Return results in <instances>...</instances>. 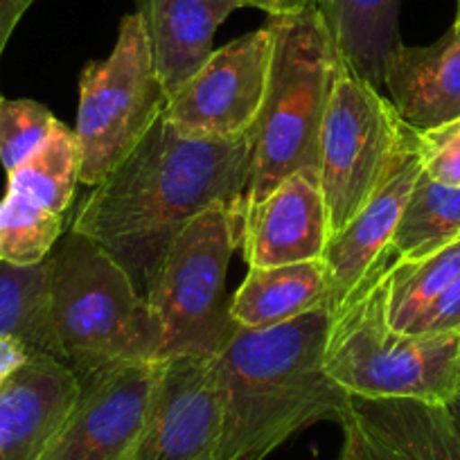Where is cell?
<instances>
[{"instance_id": "obj_1", "label": "cell", "mask_w": 460, "mask_h": 460, "mask_svg": "<svg viewBox=\"0 0 460 460\" xmlns=\"http://www.w3.org/2000/svg\"><path fill=\"white\" fill-rule=\"evenodd\" d=\"M255 131L192 140L158 118L134 152L84 197L70 230L100 246L147 296L172 242L215 203L244 212Z\"/></svg>"}, {"instance_id": "obj_2", "label": "cell", "mask_w": 460, "mask_h": 460, "mask_svg": "<svg viewBox=\"0 0 460 460\" xmlns=\"http://www.w3.org/2000/svg\"><path fill=\"white\" fill-rule=\"evenodd\" d=\"M332 312L269 330L237 327L215 357L221 436L217 460H267L296 433L348 415L352 397L323 366Z\"/></svg>"}, {"instance_id": "obj_3", "label": "cell", "mask_w": 460, "mask_h": 460, "mask_svg": "<svg viewBox=\"0 0 460 460\" xmlns=\"http://www.w3.org/2000/svg\"><path fill=\"white\" fill-rule=\"evenodd\" d=\"M48 303L57 359L77 379L125 361L158 359L161 327L147 296L73 230L48 255Z\"/></svg>"}, {"instance_id": "obj_4", "label": "cell", "mask_w": 460, "mask_h": 460, "mask_svg": "<svg viewBox=\"0 0 460 460\" xmlns=\"http://www.w3.org/2000/svg\"><path fill=\"white\" fill-rule=\"evenodd\" d=\"M386 260L332 316L323 366L350 397L451 406L460 388V334H402L388 325Z\"/></svg>"}, {"instance_id": "obj_5", "label": "cell", "mask_w": 460, "mask_h": 460, "mask_svg": "<svg viewBox=\"0 0 460 460\" xmlns=\"http://www.w3.org/2000/svg\"><path fill=\"white\" fill-rule=\"evenodd\" d=\"M269 28L271 70L255 127L244 208L267 199L300 167L318 165L323 120L336 75L345 66L316 7L271 16Z\"/></svg>"}, {"instance_id": "obj_6", "label": "cell", "mask_w": 460, "mask_h": 460, "mask_svg": "<svg viewBox=\"0 0 460 460\" xmlns=\"http://www.w3.org/2000/svg\"><path fill=\"white\" fill-rule=\"evenodd\" d=\"M240 237L242 210L215 203L172 242L147 291L161 327L158 359L217 357L235 334L226 273Z\"/></svg>"}, {"instance_id": "obj_7", "label": "cell", "mask_w": 460, "mask_h": 460, "mask_svg": "<svg viewBox=\"0 0 460 460\" xmlns=\"http://www.w3.org/2000/svg\"><path fill=\"white\" fill-rule=\"evenodd\" d=\"M167 95L154 70L143 21L127 14L106 59L79 75L77 136L84 185H100L145 138L165 111Z\"/></svg>"}, {"instance_id": "obj_8", "label": "cell", "mask_w": 460, "mask_h": 460, "mask_svg": "<svg viewBox=\"0 0 460 460\" xmlns=\"http://www.w3.org/2000/svg\"><path fill=\"white\" fill-rule=\"evenodd\" d=\"M391 100L352 73L336 75L318 143V179L336 235L386 179L411 136Z\"/></svg>"}, {"instance_id": "obj_9", "label": "cell", "mask_w": 460, "mask_h": 460, "mask_svg": "<svg viewBox=\"0 0 460 460\" xmlns=\"http://www.w3.org/2000/svg\"><path fill=\"white\" fill-rule=\"evenodd\" d=\"M271 28L226 43L194 77L167 97L163 118L192 140H235L253 134L267 97Z\"/></svg>"}, {"instance_id": "obj_10", "label": "cell", "mask_w": 460, "mask_h": 460, "mask_svg": "<svg viewBox=\"0 0 460 460\" xmlns=\"http://www.w3.org/2000/svg\"><path fill=\"white\" fill-rule=\"evenodd\" d=\"M158 359L102 368L79 379V395L39 460H131L152 411Z\"/></svg>"}, {"instance_id": "obj_11", "label": "cell", "mask_w": 460, "mask_h": 460, "mask_svg": "<svg viewBox=\"0 0 460 460\" xmlns=\"http://www.w3.org/2000/svg\"><path fill=\"white\" fill-rule=\"evenodd\" d=\"M221 406L215 357L158 359V382L131 460H217Z\"/></svg>"}, {"instance_id": "obj_12", "label": "cell", "mask_w": 460, "mask_h": 460, "mask_svg": "<svg viewBox=\"0 0 460 460\" xmlns=\"http://www.w3.org/2000/svg\"><path fill=\"white\" fill-rule=\"evenodd\" d=\"M420 172L422 165L415 149L413 129L373 197L343 230L330 237L323 262L327 271V309L332 316L345 307V303L386 260L393 258V233L400 224Z\"/></svg>"}, {"instance_id": "obj_13", "label": "cell", "mask_w": 460, "mask_h": 460, "mask_svg": "<svg viewBox=\"0 0 460 460\" xmlns=\"http://www.w3.org/2000/svg\"><path fill=\"white\" fill-rule=\"evenodd\" d=\"M330 237L318 167H300L267 199L242 212L240 246L249 267L323 260Z\"/></svg>"}, {"instance_id": "obj_14", "label": "cell", "mask_w": 460, "mask_h": 460, "mask_svg": "<svg viewBox=\"0 0 460 460\" xmlns=\"http://www.w3.org/2000/svg\"><path fill=\"white\" fill-rule=\"evenodd\" d=\"M77 395V375L37 352L0 388V460L41 458Z\"/></svg>"}, {"instance_id": "obj_15", "label": "cell", "mask_w": 460, "mask_h": 460, "mask_svg": "<svg viewBox=\"0 0 460 460\" xmlns=\"http://www.w3.org/2000/svg\"><path fill=\"white\" fill-rule=\"evenodd\" d=\"M384 91L415 131L460 118V23L429 46H402L386 64Z\"/></svg>"}, {"instance_id": "obj_16", "label": "cell", "mask_w": 460, "mask_h": 460, "mask_svg": "<svg viewBox=\"0 0 460 460\" xmlns=\"http://www.w3.org/2000/svg\"><path fill=\"white\" fill-rule=\"evenodd\" d=\"M240 7L235 0H136L167 97L203 68L215 52L217 30Z\"/></svg>"}, {"instance_id": "obj_17", "label": "cell", "mask_w": 460, "mask_h": 460, "mask_svg": "<svg viewBox=\"0 0 460 460\" xmlns=\"http://www.w3.org/2000/svg\"><path fill=\"white\" fill-rule=\"evenodd\" d=\"M327 307V271L323 260L249 267L230 298V318L242 330H269L314 309Z\"/></svg>"}, {"instance_id": "obj_18", "label": "cell", "mask_w": 460, "mask_h": 460, "mask_svg": "<svg viewBox=\"0 0 460 460\" xmlns=\"http://www.w3.org/2000/svg\"><path fill=\"white\" fill-rule=\"evenodd\" d=\"M404 0H318L332 39L343 64L361 79L384 88V73L391 57L404 46L400 10Z\"/></svg>"}, {"instance_id": "obj_19", "label": "cell", "mask_w": 460, "mask_h": 460, "mask_svg": "<svg viewBox=\"0 0 460 460\" xmlns=\"http://www.w3.org/2000/svg\"><path fill=\"white\" fill-rule=\"evenodd\" d=\"M357 418L404 460H460V422L451 406L352 397Z\"/></svg>"}, {"instance_id": "obj_20", "label": "cell", "mask_w": 460, "mask_h": 460, "mask_svg": "<svg viewBox=\"0 0 460 460\" xmlns=\"http://www.w3.org/2000/svg\"><path fill=\"white\" fill-rule=\"evenodd\" d=\"M460 240V188L436 183L420 172L391 240L395 262L427 258Z\"/></svg>"}, {"instance_id": "obj_21", "label": "cell", "mask_w": 460, "mask_h": 460, "mask_svg": "<svg viewBox=\"0 0 460 460\" xmlns=\"http://www.w3.org/2000/svg\"><path fill=\"white\" fill-rule=\"evenodd\" d=\"M82 172L75 129L64 122L55 127L50 138L28 158L21 167L7 174V192L25 199L32 206L66 217L77 190Z\"/></svg>"}, {"instance_id": "obj_22", "label": "cell", "mask_w": 460, "mask_h": 460, "mask_svg": "<svg viewBox=\"0 0 460 460\" xmlns=\"http://www.w3.org/2000/svg\"><path fill=\"white\" fill-rule=\"evenodd\" d=\"M0 336L21 341L57 359L48 303V260L37 267L0 262Z\"/></svg>"}, {"instance_id": "obj_23", "label": "cell", "mask_w": 460, "mask_h": 460, "mask_svg": "<svg viewBox=\"0 0 460 460\" xmlns=\"http://www.w3.org/2000/svg\"><path fill=\"white\" fill-rule=\"evenodd\" d=\"M460 278V240L427 258L388 267V325L404 334L411 323Z\"/></svg>"}, {"instance_id": "obj_24", "label": "cell", "mask_w": 460, "mask_h": 460, "mask_svg": "<svg viewBox=\"0 0 460 460\" xmlns=\"http://www.w3.org/2000/svg\"><path fill=\"white\" fill-rule=\"evenodd\" d=\"M66 217L32 206L16 194L0 199V262L37 267L64 237Z\"/></svg>"}, {"instance_id": "obj_25", "label": "cell", "mask_w": 460, "mask_h": 460, "mask_svg": "<svg viewBox=\"0 0 460 460\" xmlns=\"http://www.w3.org/2000/svg\"><path fill=\"white\" fill-rule=\"evenodd\" d=\"M57 125L52 111L39 102L0 97V163L7 174L23 165Z\"/></svg>"}, {"instance_id": "obj_26", "label": "cell", "mask_w": 460, "mask_h": 460, "mask_svg": "<svg viewBox=\"0 0 460 460\" xmlns=\"http://www.w3.org/2000/svg\"><path fill=\"white\" fill-rule=\"evenodd\" d=\"M415 149L429 179L449 188H460V118L431 129L415 131Z\"/></svg>"}, {"instance_id": "obj_27", "label": "cell", "mask_w": 460, "mask_h": 460, "mask_svg": "<svg viewBox=\"0 0 460 460\" xmlns=\"http://www.w3.org/2000/svg\"><path fill=\"white\" fill-rule=\"evenodd\" d=\"M339 427L343 431V442H341V451L336 460H404L373 429H368L357 418L352 406L348 415L341 420Z\"/></svg>"}, {"instance_id": "obj_28", "label": "cell", "mask_w": 460, "mask_h": 460, "mask_svg": "<svg viewBox=\"0 0 460 460\" xmlns=\"http://www.w3.org/2000/svg\"><path fill=\"white\" fill-rule=\"evenodd\" d=\"M404 334L438 336L460 334V278L447 287L413 323Z\"/></svg>"}, {"instance_id": "obj_29", "label": "cell", "mask_w": 460, "mask_h": 460, "mask_svg": "<svg viewBox=\"0 0 460 460\" xmlns=\"http://www.w3.org/2000/svg\"><path fill=\"white\" fill-rule=\"evenodd\" d=\"M34 355L37 350H32L19 336H0V388L5 386Z\"/></svg>"}, {"instance_id": "obj_30", "label": "cell", "mask_w": 460, "mask_h": 460, "mask_svg": "<svg viewBox=\"0 0 460 460\" xmlns=\"http://www.w3.org/2000/svg\"><path fill=\"white\" fill-rule=\"evenodd\" d=\"M37 0H0V57L5 52L7 41L14 34L16 25L25 16V12L34 5Z\"/></svg>"}, {"instance_id": "obj_31", "label": "cell", "mask_w": 460, "mask_h": 460, "mask_svg": "<svg viewBox=\"0 0 460 460\" xmlns=\"http://www.w3.org/2000/svg\"><path fill=\"white\" fill-rule=\"evenodd\" d=\"M318 5V0H251V7L267 12L269 19L271 16H289L298 14V12L312 10Z\"/></svg>"}, {"instance_id": "obj_32", "label": "cell", "mask_w": 460, "mask_h": 460, "mask_svg": "<svg viewBox=\"0 0 460 460\" xmlns=\"http://www.w3.org/2000/svg\"><path fill=\"white\" fill-rule=\"evenodd\" d=\"M451 411H454L456 420H458V422H460V402H458V404H451Z\"/></svg>"}, {"instance_id": "obj_33", "label": "cell", "mask_w": 460, "mask_h": 460, "mask_svg": "<svg viewBox=\"0 0 460 460\" xmlns=\"http://www.w3.org/2000/svg\"><path fill=\"white\" fill-rule=\"evenodd\" d=\"M454 23H460V0H456V19Z\"/></svg>"}, {"instance_id": "obj_34", "label": "cell", "mask_w": 460, "mask_h": 460, "mask_svg": "<svg viewBox=\"0 0 460 460\" xmlns=\"http://www.w3.org/2000/svg\"><path fill=\"white\" fill-rule=\"evenodd\" d=\"M235 3H240L242 7H246V5H251V0H235Z\"/></svg>"}, {"instance_id": "obj_35", "label": "cell", "mask_w": 460, "mask_h": 460, "mask_svg": "<svg viewBox=\"0 0 460 460\" xmlns=\"http://www.w3.org/2000/svg\"><path fill=\"white\" fill-rule=\"evenodd\" d=\"M458 402H460V388H458V400H456V402H454V404H458Z\"/></svg>"}]
</instances>
